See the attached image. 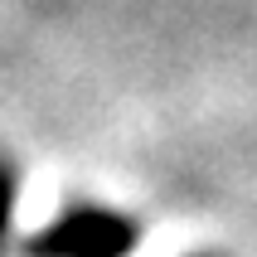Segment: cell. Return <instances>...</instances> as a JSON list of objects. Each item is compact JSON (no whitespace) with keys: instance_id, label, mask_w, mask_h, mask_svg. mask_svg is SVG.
I'll return each instance as SVG.
<instances>
[{"instance_id":"1","label":"cell","mask_w":257,"mask_h":257,"mask_svg":"<svg viewBox=\"0 0 257 257\" xmlns=\"http://www.w3.org/2000/svg\"><path fill=\"white\" fill-rule=\"evenodd\" d=\"M136 243H141V228L121 209L68 204L54 223H44L20 243V257H131Z\"/></svg>"},{"instance_id":"2","label":"cell","mask_w":257,"mask_h":257,"mask_svg":"<svg viewBox=\"0 0 257 257\" xmlns=\"http://www.w3.org/2000/svg\"><path fill=\"white\" fill-rule=\"evenodd\" d=\"M15 185H20L15 165H10V160H0V243H5V233H10V214H15Z\"/></svg>"}]
</instances>
